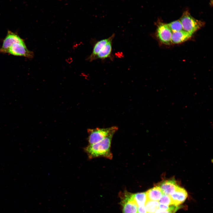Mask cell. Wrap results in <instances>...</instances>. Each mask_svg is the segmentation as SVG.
I'll return each instance as SVG.
<instances>
[{
    "instance_id": "1",
    "label": "cell",
    "mask_w": 213,
    "mask_h": 213,
    "mask_svg": "<svg viewBox=\"0 0 213 213\" xmlns=\"http://www.w3.org/2000/svg\"><path fill=\"white\" fill-rule=\"evenodd\" d=\"M115 133L110 134L101 141L95 143L89 144L84 150L89 158L92 159L98 157H104L109 159L112 158L111 151V143L112 137Z\"/></svg>"
},
{
    "instance_id": "2",
    "label": "cell",
    "mask_w": 213,
    "mask_h": 213,
    "mask_svg": "<svg viewBox=\"0 0 213 213\" xmlns=\"http://www.w3.org/2000/svg\"><path fill=\"white\" fill-rule=\"evenodd\" d=\"M179 20L183 30L192 35L203 27L205 24L204 22L198 20L192 16L188 10L183 12Z\"/></svg>"
},
{
    "instance_id": "3",
    "label": "cell",
    "mask_w": 213,
    "mask_h": 213,
    "mask_svg": "<svg viewBox=\"0 0 213 213\" xmlns=\"http://www.w3.org/2000/svg\"><path fill=\"white\" fill-rule=\"evenodd\" d=\"M116 126L106 128H97L89 129L88 132L89 134L88 140L89 144L97 143L113 133H115L118 130Z\"/></svg>"
},
{
    "instance_id": "4",
    "label": "cell",
    "mask_w": 213,
    "mask_h": 213,
    "mask_svg": "<svg viewBox=\"0 0 213 213\" xmlns=\"http://www.w3.org/2000/svg\"><path fill=\"white\" fill-rule=\"evenodd\" d=\"M172 32L167 24L162 22L158 23L156 30L157 36L159 40L166 44L171 43Z\"/></svg>"
},
{
    "instance_id": "5",
    "label": "cell",
    "mask_w": 213,
    "mask_h": 213,
    "mask_svg": "<svg viewBox=\"0 0 213 213\" xmlns=\"http://www.w3.org/2000/svg\"><path fill=\"white\" fill-rule=\"evenodd\" d=\"M8 53L14 55L29 58H32L34 56L33 52L28 49L24 42L14 44L9 49Z\"/></svg>"
},
{
    "instance_id": "6",
    "label": "cell",
    "mask_w": 213,
    "mask_h": 213,
    "mask_svg": "<svg viewBox=\"0 0 213 213\" xmlns=\"http://www.w3.org/2000/svg\"><path fill=\"white\" fill-rule=\"evenodd\" d=\"M24 41L17 35L10 31H8L6 37L3 41L0 52L8 53L9 49L14 44L23 42Z\"/></svg>"
},
{
    "instance_id": "7",
    "label": "cell",
    "mask_w": 213,
    "mask_h": 213,
    "mask_svg": "<svg viewBox=\"0 0 213 213\" xmlns=\"http://www.w3.org/2000/svg\"><path fill=\"white\" fill-rule=\"evenodd\" d=\"M124 195L121 203L122 213H137L138 206L133 198L132 193L125 192Z\"/></svg>"
},
{
    "instance_id": "8",
    "label": "cell",
    "mask_w": 213,
    "mask_h": 213,
    "mask_svg": "<svg viewBox=\"0 0 213 213\" xmlns=\"http://www.w3.org/2000/svg\"><path fill=\"white\" fill-rule=\"evenodd\" d=\"M170 196L173 204L176 206H179L186 200L188 194L184 188L178 186L175 191Z\"/></svg>"
},
{
    "instance_id": "9",
    "label": "cell",
    "mask_w": 213,
    "mask_h": 213,
    "mask_svg": "<svg viewBox=\"0 0 213 213\" xmlns=\"http://www.w3.org/2000/svg\"><path fill=\"white\" fill-rule=\"evenodd\" d=\"M114 34H113L110 37L108 41L101 48L96 58V59H104L110 57L112 51V42Z\"/></svg>"
},
{
    "instance_id": "10",
    "label": "cell",
    "mask_w": 213,
    "mask_h": 213,
    "mask_svg": "<svg viewBox=\"0 0 213 213\" xmlns=\"http://www.w3.org/2000/svg\"><path fill=\"white\" fill-rule=\"evenodd\" d=\"M158 186L163 194L169 195L173 193L178 186L173 179L164 181Z\"/></svg>"
},
{
    "instance_id": "11",
    "label": "cell",
    "mask_w": 213,
    "mask_h": 213,
    "mask_svg": "<svg viewBox=\"0 0 213 213\" xmlns=\"http://www.w3.org/2000/svg\"><path fill=\"white\" fill-rule=\"evenodd\" d=\"M192 34L183 30L172 32L171 43L174 44H178L183 42L189 39Z\"/></svg>"
},
{
    "instance_id": "12",
    "label": "cell",
    "mask_w": 213,
    "mask_h": 213,
    "mask_svg": "<svg viewBox=\"0 0 213 213\" xmlns=\"http://www.w3.org/2000/svg\"><path fill=\"white\" fill-rule=\"evenodd\" d=\"M147 200L159 201L163 194L158 186L152 188L146 192Z\"/></svg>"
},
{
    "instance_id": "13",
    "label": "cell",
    "mask_w": 213,
    "mask_h": 213,
    "mask_svg": "<svg viewBox=\"0 0 213 213\" xmlns=\"http://www.w3.org/2000/svg\"><path fill=\"white\" fill-rule=\"evenodd\" d=\"M109 37L98 41L94 45L92 51L88 58V60L91 62L96 59V57L101 48L108 41Z\"/></svg>"
},
{
    "instance_id": "14",
    "label": "cell",
    "mask_w": 213,
    "mask_h": 213,
    "mask_svg": "<svg viewBox=\"0 0 213 213\" xmlns=\"http://www.w3.org/2000/svg\"><path fill=\"white\" fill-rule=\"evenodd\" d=\"M132 196L138 206L145 205L147 200L146 192L132 193Z\"/></svg>"
},
{
    "instance_id": "15",
    "label": "cell",
    "mask_w": 213,
    "mask_h": 213,
    "mask_svg": "<svg viewBox=\"0 0 213 213\" xmlns=\"http://www.w3.org/2000/svg\"><path fill=\"white\" fill-rule=\"evenodd\" d=\"M145 205L147 213H154L158 209L159 203L157 201L147 200Z\"/></svg>"
},
{
    "instance_id": "16",
    "label": "cell",
    "mask_w": 213,
    "mask_h": 213,
    "mask_svg": "<svg viewBox=\"0 0 213 213\" xmlns=\"http://www.w3.org/2000/svg\"><path fill=\"white\" fill-rule=\"evenodd\" d=\"M167 24L172 33L183 30L180 20L173 21Z\"/></svg>"
},
{
    "instance_id": "17",
    "label": "cell",
    "mask_w": 213,
    "mask_h": 213,
    "mask_svg": "<svg viewBox=\"0 0 213 213\" xmlns=\"http://www.w3.org/2000/svg\"><path fill=\"white\" fill-rule=\"evenodd\" d=\"M158 201L160 204L167 206L173 205L170 196L164 194Z\"/></svg>"
},
{
    "instance_id": "18",
    "label": "cell",
    "mask_w": 213,
    "mask_h": 213,
    "mask_svg": "<svg viewBox=\"0 0 213 213\" xmlns=\"http://www.w3.org/2000/svg\"><path fill=\"white\" fill-rule=\"evenodd\" d=\"M180 208L179 206L172 205H170L169 208L166 210L163 211L158 209L154 213H175Z\"/></svg>"
},
{
    "instance_id": "19",
    "label": "cell",
    "mask_w": 213,
    "mask_h": 213,
    "mask_svg": "<svg viewBox=\"0 0 213 213\" xmlns=\"http://www.w3.org/2000/svg\"><path fill=\"white\" fill-rule=\"evenodd\" d=\"M137 212L138 213H147L145 205L138 206Z\"/></svg>"
},
{
    "instance_id": "20",
    "label": "cell",
    "mask_w": 213,
    "mask_h": 213,
    "mask_svg": "<svg viewBox=\"0 0 213 213\" xmlns=\"http://www.w3.org/2000/svg\"><path fill=\"white\" fill-rule=\"evenodd\" d=\"M170 206H167L163 204H160L159 205V208L160 209L163 210L165 211L168 209L170 207Z\"/></svg>"
},
{
    "instance_id": "21",
    "label": "cell",
    "mask_w": 213,
    "mask_h": 213,
    "mask_svg": "<svg viewBox=\"0 0 213 213\" xmlns=\"http://www.w3.org/2000/svg\"><path fill=\"white\" fill-rule=\"evenodd\" d=\"M210 5H212V0H210Z\"/></svg>"
}]
</instances>
